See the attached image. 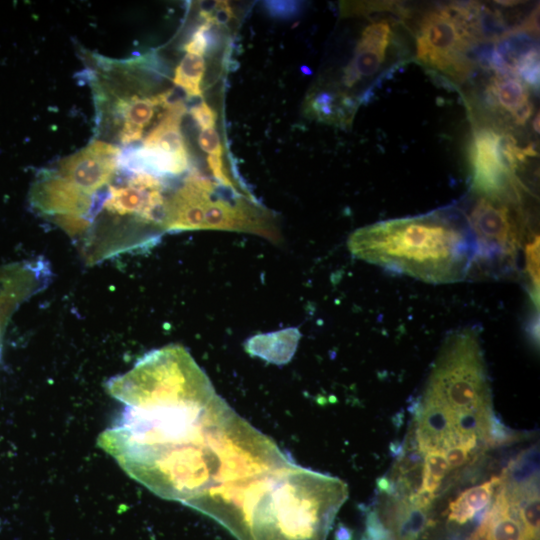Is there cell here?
<instances>
[{
  "mask_svg": "<svg viewBox=\"0 0 540 540\" xmlns=\"http://www.w3.org/2000/svg\"><path fill=\"white\" fill-rule=\"evenodd\" d=\"M424 454L422 482L419 490L435 494L450 469L443 450L434 449Z\"/></svg>",
  "mask_w": 540,
  "mask_h": 540,
  "instance_id": "cell-13",
  "label": "cell"
},
{
  "mask_svg": "<svg viewBox=\"0 0 540 540\" xmlns=\"http://www.w3.org/2000/svg\"><path fill=\"white\" fill-rule=\"evenodd\" d=\"M421 408L444 413L455 432L460 419H491L490 387L479 330L466 326L445 339L425 386Z\"/></svg>",
  "mask_w": 540,
  "mask_h": 540,
  "instance_id": "cell-4",
  "label": "cell"
},
{
  "mask_svg": "<svg viewBox=\"0 0 540 540\" xmlns=\"http://www.w3.org/2000/svg\"><path fill=\"white\" fill-rule=\"evenodd\" d=\"M395 36L391 20H371L362 30L353 57L343 70V85L353 88L361 83L376 84L383 79L386 71L393 68L389 61H392V52L397 44Z\"/></svg>",
  "mask_w": 540,
  "mask_h": 540,
  "instance_id": "cell-8",
  "label": "cell"
},
{
  "mask_svg": "<svg viewBox=\"0 0 540 540\" xmlns=\"http://www.w3.org/2000/svg\"><path fill=\"white\" fill-rule=\"evenodd\" d=\"M530 155H536L532 146L520 148L512 135L498 127L476 126L469 149L472 193L520 197L516 169Z\"/></svg>",
  "mask_w": 540,
  "mask_h": 540,
  "instance_id": "cell-7",
  "label": "cell"
},
{
  "mask_svg": "<svg viewBox=\"0 0 540 540\" xmlns=\"http://www.w3.org/2000/svg\"><path fill=\"white\" fill-rule=\"evenodd\" d=\"M95 60L89 74L100 134L121 145L143 141L150 124L160 121L156 115L172 103V89L147 93L143 60Z\"/></svg>",
  "mask_w": 540,
  "mask_h": 540,
  "instance_id": "cell-3",
  "label": "cell"
},
{
  "mask_svg": "<svg viewBox=\"0 0 540 540\" xmlns=\"http://www.w3.org/2000/svg\"><path fill=\"white\" fill-rule=\"evenodd\" d=\"M348 247L359 259L433 284L470 277L477 251L467 216L456 206L360 228Z\"/></svg>",
  "mask_w": 540,
  "mask_h": 540,
  "instance_id": "cell-2",
  "label": "cell"
},
{
  "mask_svg": "<svg viewBox=\"0 0 540 540\" xmlns=\"http://www.w3.org/2000/svg\"><path fill=\"white\" fill-rule=\"evenodd\" d=\"M499 486L493 506L470 540H530L520 521L517 501L507 495L501 482Z\"/></svg>",
  "mask_w": 540,
  "mask_h": 540,
  "instance_id": "cell-10",
  "label": "cell"
},
{
  "mask_svg": "<svg viewBox=\"0 0 540 540\" xmlns=\"http://www.w3.org/2000/svg\"><path fill=\"white\" fill-rule=\"evenodd\" d=\"M473 194L469 211L463 210L477 243L470 277L512 276L527 235L520 197Z\"/></svg>",
  "mask_w": 540,
  "mask_h": 540,
  "instance_id": "cell-5",
  "label": "cell"
},
{
  "mask_svg": "<svg viewBox=\"0 0 540 540\" xmlns=\"http://www.w3.org/2000/svg\"><path fill=\"white\" fill-rule=\"evenodd\" d=\"M449 469H455L465 464L469 451L462 445L448 448L444 451Z\"/></svg>",
  "mask_w": 540,
  "mask_h": 540,
  "instance_id": "cell-19",
  "label": "cell"
},
{
  "mask_svg": "<svg viewBox=\"0 0 540 540\" xmlns=\"http://www.w3.org/2000/svg\"><path fill=\"white\" fill-rule=\"evenodd\" d=\"M211 27L212 25L206 22L202 23L185 44V51L190 54L203 56L209 44L208 31Z\"/></svg>",
  "mask_w": 540,
  "mask_h": 540,
  "instance_id": "cell-15",
  "label": "cell"
},
{
  "mask_svg": "<svg viewBox=\"0 0 540 540\" xmlns=\"http://www.w3.org/2000/svg\"><path fill=\"white\" fill-rule=\"evenodd\" d=\"M198 144L208 155H222L221 139L214 128L201 130L198 136Z\"/></svg>",
  "mask_w": 540,
  "mask_h": 540,
  "instance_id": "cell-17",
  "label": "cell"
},
{
  "mask_svg": "<svg viewBox=\"0 0 540 540\" xmlns=\"http://www.w3.org/2000/svg\"><path fill=\"white\" fill-rule=\"evenodd\" d=\"M471 4H453L424 15L416 30V59L433 73L461 83L476 61L470 57L479 43Z\"/></svg>",
  "mask_w": 540,
  "mask_h": 540,
  "instance_id": "cell-6",
  "label": "cell"
},
{
  "mask_svg": "<svg viewBox=\"0 0 540 540\" xmlns=\"http://www.w3.org/2000/svg\"><path fill=\"white\" fill-rule=\"evenodd\" d=\"M526 270L530 279L532 298L538 302L539 292V238L535 236L526 245Z\"/></svg>",
  "mask_w": 540,
  "mask_h": 540,
  "instance_id": "cell-14",
  "label": "cell"
},
{
  "mask_svg": "<svg viewBox=\"0 0 540 540\" xmlns=\"http://www.w3.org/2000/svg\"><path fill=\"white\" fill-rule=\"evenodd\" d=\"M487 109L508 117L515 125H524L533 112L529 87L518 77L495 73L484 92Z\"/></svg>",
  "mask_w": 540,
  "mask_h": 540,
  "instance_id": "cell-9",
  "label": "cell"
},
{
  "mask_svg": "<svg viewBox=\"0 0 540 540\" xmlns=\"http://www.w3.org/2000/svg\"><path fill=\"white\" fill-rule=\"evenodd\" d=\"M123 403L99 445L157 496L190 505L208 488L237 413L180 345L145 354L111 378Z\"/></svg>",
  "mask_w": 540,
  "mask_h": 540,
  "instance_id": "cell-1",
  "label": "cell"
},
{
  "mask_svg": "<svg viewBox=\"0 0 540 540\" xmlns=\"http://www.w3.org/2000/svg\"><path fill=\"white\" fill-rule=\"evenodd\" d=\"M424 462V454L419 450H412L403 455L398 463V472L400 475H406L411 471H416Z\"/></svg>",
  "mask_w": 540,
  "mask_h": 540,
  "instance_id": "cell-18",
  "label": "cell"
},
{
  "mask_svg": "<svg viewBox=\"0 0 540 540\" xmlns=\"http://www.w3.org/2000/svg\"><path fill=\"white\" fill-rule=\"evenodd\" d=\"M500 482L501 476L493 477L489 481L461 493L449 505V521L465 524L471 520L489 504Z\"/></svg>",
  "mask_w": 540,
  "mask_h": 540,
  "instance_id": "cell-11",
  "label": "cell"
},
{
  "mask_svg": "<svg viewBox=\"0 0 540 540\" xmlns=\"http://www.w3.org/2000/svg\"><path fill=\"white\" fill-rule=\"evenodd\" d=\"M205 69L203 56L186 53L174 71L173 83L189 97H202Z\"/></svg>",
  "mask_w": 540,
  "mask_h": 540,
  "instance_id": "cell-12",
  "label": "cell"
},
{
  "mask_svg": "<svg viewBox=\"0 0 540 540\" xmlns=\"http://www.w3.org/2000/svg\"><path fill=\"white\" fill-rule=\"evenodd\" d=\"M192 118L201 130L214 128L216 123V112L206 102L201 101L189 111Z\"/></svg>",
  "mask_w": 540,
  "mask_h": 540,
  "instance_id": "cell-16",
  "label": "cell"
}]
</instances>
